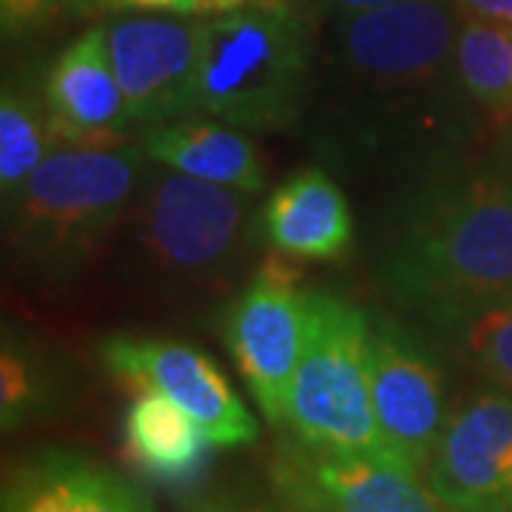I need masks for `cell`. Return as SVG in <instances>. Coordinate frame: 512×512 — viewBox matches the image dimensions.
Instances as JSON below:
<instances>
[{"label":"cell","instance_id":"cell-1","mask_svg":"<svg viewBox=\"0 0 512 512\" xmlns=\"http://www.w3.org/2000/svg\"><path fill=\"white\" fill-rule=\"evenodd\" d=\"M458 23L453 0L339 15L316 94V146L348 165H447L478 109L458 80Z\"/></svg>","mask_w":512,"mask_h":512},{"label":"cell","instance_id":"cell-2","mask_svg":"<svg viewBox=\"0 0 512 512\" xmlns=\"http://www.w3.org/2000/svg\"><path fill=\"white\" fill-rule=\"evenodd\" d=\"M379 282L402 308L456 336L512 302V168L441 165L399 205Z\"/></svg>","mask_w":512,"mask_h":512},{"label":"cell","instance_id":"cell-3","mask_svg":"<svg viewBox=\"0 0 512 512\" xmlns=\"http://www.w3.org/2000/svg\"><path fill=\"white\" fill-rule=\"evenodd\" d=\"M140 146H55L6 208L18 265L37 282L80 276L126 220L143 183Z\"/></svg>","mask_w":512,"mask_h":512},{"label":"cell","instance_id":"cell-4","mask_svg":"<svg viewBox=\"0 0 512 512\" xmlns=\"http://www.w3.org/2000/svg\"><path fill=\"white\" fill-rule=\"evenodd\" d=\"M311 57V23L293 0H248L205 20L197 114L248 134L293 126L308 97Z\"/></svg>","mask_w":512,"mask_h":512},{"label":"cell","instance_id":"cell-5","mask_svg":"<svg viewBox=\"0 0 512 512\" xmlns=\"http://www.w3.org/2000/svg\"><path fill=\"white\" fill-rule=\"evenodd\" d=\"M251 197L154 163L123 220L128 274L168 296L220 291L237 268Z\"/></svg>","mask_w":512,"mask_h":512},{"label":"cell","instance_id":"cell-6","mask_svg":"<svg viewBox=\"0 0 512 512\" xmlns=\"http://www.w3.org/2000/svg\"><path fill=\"white\" fill-rule=\"evenodd\" d=\"M367 345L370 316L356 302L328 288L308 291V333L285 416L296 444L328 456L396 461L376 419Z\"/></svg>","mask_w":512,"mask_h":512},{"label":"cell","instance_id":"cell-7","mask_svg":"<svg viewBox=\"0 0 512 512\" xmlns=\"http://www.w3.org/2000/svg\"><path fill=\"white\" fill-rule=\"evenodd\" d=\"M302 268L282 254L265 256L222 316V339L268 424L282 427L288 393L308 333Z\"/></svg>","mask_w":512,"mask_h":512},{"label":"cell","instance_id":"cell-8","mask_svg":"<svg viewBox=\"0 0 512 512\" xmlns=\"http://www.w3.org/2000/svg\"><path fill=\"white\" fill-rule=\"evenodd\" d=\"M97 359L128 390H154L180 404L214 450L251 447L259 424L217 362L194 345L163 336L114 333L97 342Z\"/></svg>","mask_w":512,"mask_h":512},{"label":"cell","instance_id":"cell-9","mask_svg":"<svg viewBox=\"0 0 512 512\" xmlns=\"http://www.w3.org/2000/svg\"><path fill=\"white\" fill-rule=\"evenodd\" d=\"M370 393L393 458L427 473L450 421L447 382L436 353L390 316H370Z\"/></svg>","mask_w":512,"mask_h":512},{"label":"cell","instance_id":"cell-10","mask_svg":"<svg viewBox=\"0 0 512 512\" xmlns=\"http://www.w3.org/2000/svg\"><path fill=\"white\" fill-rule=\"evenodd\" d=\"M205 20L117 15L106 23L109 57L137 131L197 114Z\"/></svg>","mask_w":512,"mask_h":512},{"label":"cell","instance_id":"cell-11","mask_svg":"<svg viewBox=\"0 0 512 512\" xmlns=\"http://www.w3.org/2000/svg\"><path fill=\"white\" fill-rule=\"evenodd\" d=\"M424 481L458 512H512V393L487 387L458 404Z\"/></svg>","mask_w":512,"mask_h":512},{"label":"cell","instance_id":"cell-12","mask_svg":"<svg viewBox=\"0 0 512 512\" xmlns=\"http://www.w3.org/2000/svg\"><path fill=\"white\" fill-rule=\"evenodd\" d=\"M276 487L302 512H458L390 458L328 456L285 444L274 464Z\"/></svg>","mask_w":512,"mask_h":512},{"label":"cell","instance_id":"cell-13","mask_svg":"<svg viewBox=\"0 0 512 512\" xmlns=\"http://www.w3.org/2000/svg\"><path fill=\"white\" fill-rule=\"evenodd\" d=\"M57 146H123L137 131L109 57L106 26L77 35L43 74Z\"/></svg>","mask_w":512,"mask_h":512},{"label":"cell","instance_id":"cell-14","mask_svg":"<svg viewBox=\"0 0 512 512\" xmlns=\"http://www.w3.org/2000/svg\"><path fill=\"white\" fill-rule=\"evenodd\" d=\"M0 512H157L137 484L103 461L43 447L12 461L3 473Z\"/></svg>","mask_w":512,"mask_h":512},{"label":"cell","instance_id":"cell-15","mask_svg":"<svg viewBox=\"0 0 512 512\" xmlns=\"http://www.w3.org/2000/svg\"><path fill=\"white\" fill-rule=\"evenodd\" d=\"M259 234L293 262H339L353 251V211L322 168H299L276 185L259 211Z\"/></svg>","mask_w":512,"mask_h":512},{"label":"cell","instance_id":"cell-16","mask_svg":"<svg viewBox=\"0 0 512 512\" xmlns=\"http://www.w3.org/2000/svg\"><path fill=\"white\" fill-rule=\"evenodd\" d=\"M137 143L151 163L202 183L245 194H259L265 188V168L248 131L214 117H180L148 126L140 131Z\"/></svg>","mask_w":512,"mask_h":512},{"label":"cell","instance_id":"cell-17","mask_svg":"<svg viewBox=\"0 0 512 512\" xmlns=\"http://www.w3.org/2000/svg\"><path fill=\"white\" fill-rule=\"evenodd\" d=\"M214 444L197 421L163 393L134 390L123 419V456L140 473L168 487L191 484L208 464Z\"/></svg>","mask_w":512,"mask_h":512},{"label":"cell","instance_id":"cell-18","mask_svg":"<svg viewBox=\"0 0 512 512\" xmlns=\"http://www.w3.org/2000/svg\"><path fill=\"white\" fill-rule=\"evenodd\" d=\"M52 117L43 92V77L15 74L3 80L0 92V197L3 208L18 200L23 185L52 148Z\"/></svg>","mask_w":512,"mask_h":512},{"label":"cell","instance_id":"cell-19","mask_svg":"<svg viewBox=\"0 0 512 512\" xmlns=\"http://www.w3.org/2000/svg\"><path fill=\"white\" fill-rule=\"evenodd\" d=\"M60 399L57 362L35 336L15 325H3L0 342V427L15 433L32 421L49 416Z\"/></svg>","mask_w":512,"mask_h":512},{"label":"cell","instance_id":"cell-20","mask_svg":"<svg viewBox=\"0 0 512 512\" xmlns=\"http://www.w3.org/2000/svg\"><path fill=\"white\" fill-rule=\"evenodd\" d=\"M458 80L490 120H512V23L461 18L456 35Z\"/></svg>","mask_w":512,"mask_h":512},{"label":"cell","instance_id":"cell-21","mask_svg":"<svg viewBox=\"0 0 512 512\" xmlns=\"http://www.w3.org/2000/svg\"><path fill=\"white\" fill-rule=\"evenodd\" d=\"M461 353L498 390L512 393V302L478 313L456 333Z\"/></svg>","mask_w":512,"mask_h":512},{"label":"cell","instance_id":"cell-22","mask_svg":"<svg viewBox=\"0 0 512 512\" xmlns=\"http://www.w3.org/2000/svg\"><path fill=\"white\" fill-rule=\"evenodd\" d=\"M89 0H0V26L6 40H23L49 29L57 20L86 18Z\"/></svg>","mask_w":512,"mask_h":512},{"label":"cell","instance_id":"cell-23","mask_svg":"<svg viewBox=\"0 0 512 512\" xmlns=\"http://www.w3.org/2000/svg\"><path fill=\"white\" fill-rule=\"evenodd\" d=\"M248 0H89L86 18L94 15H177V18H220Z\"/></svg>","mask_w":512,"mask_h":512},{"label":"cell","instance_id":"cell-24","mask_svg":"<svg viewBox=\"0 0 512 512\" xmlns=\"http://www.w3.org/2000/svg\"><path fill=\"white\" fill-rule=\"evenodd\" d=\"M461 18L512 23V0H453Z\"/></svg>","mask_w":512,"mask_h":512},{"label":"cell","instance_id":"cell-25","mask_svg":"<svg viewBox=\"0 0 512 512\" xmlns=\"http://www.w3.org/2000/svg\"><path fill=\"white\" fill-rule=\"evenodd\" d=\"M185 512H276L271 507H259V504H248L231 495H208V498H197L191 501Z\"/></svg>","mask_w":512,"mask_h":512},{"label":"cell","instance_id":"cell-26","mask_svg":"<svg viewBox=\"0 0 512 512\" xmlns=\"http://www.w3.org/2000/svg\"><path fill=\"white\" fill-rule=\"evenodd\" d=\"M319 3L339 15H359V12H373V9L396 6V3H407V0H319Z\"/></svg>","mask_w":512,"mask_h":512}]
</instances>
